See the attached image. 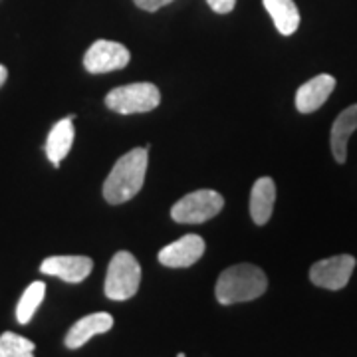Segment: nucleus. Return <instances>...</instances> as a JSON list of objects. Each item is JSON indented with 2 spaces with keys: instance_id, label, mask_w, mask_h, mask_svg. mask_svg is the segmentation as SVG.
Listing matches in <instances>:
<instances>
[{
  "instance_id": "nucleus-1",
  "label": "nucleus",
  "mask_w": 357,
  "mask_h": 357,
  "mask_svg": "<svg viewBox=\"0 0 357 357\" xmlns=\"http://www.w3.org/2000/svg\"><path fill=\"white\" fill-rule=\"evenodd\" d=\"M147 147L131 149L115 161L112 173L103 183V197L109 204L128 203L141 191L147 173Z\"/></svg>"
},
{
  "instance_id": "nucleus-2",
  "label": "nucleus",
  "mask_w": 357,
  "mask_h": 357,
  "mask_svg": "<svg viewBox=\"0 0 357 357\" xmlns=\"http://www.w3.org/2000/svg\"><path fill=\"white\" fill-rule=\"evenodd\" d=\"M266 274L260 268L255 264H236L227 268L218 276L215 294L222 306H230L238 302L256 300L266 292Z\"/></svg>"
},
{
  "instance_id": "nucleus-3",
  "label": "nucleus",
  "mask_w": 357,
  "mask_h": 357,
  "mask_svg": "<svg viewBox=\"0 0 357 357\" xmlns=\"http://www.w3.org/2000/svg\"><path fill=\"white\" fill-rule=\"evenodd\" d=\"M141 282V266L131 252H117L112 258L107 266V276H105V296L109 300H129L139 290Z\"/></svg>"
},
{
  "instance_id": "nucleus-4",
  "label": "nucleus",
  "mask_w": 357,
  "mask_h": 357,
  "mask_svg": "<svg viewBox=\"0 0 357 357\" xmlns=\"http://www.w3.org/2000/svg\"><path fill=\"white\" fill-rule=\"evenodd\" d=\"M159 103H161L159 89H157V86L147 84V82L128 84V86L112 89L105 96V105L112 112L121 115L147 114V112H153Z\"/></svg>"
},
{
  "instance_id": "nucleus-5",
  "label": "nucleus",
  "mask_w": 357,
  "mask_h": 357,
  "mask_svg": "<svg viewBox=\"0 0 357 357\" xmlns=\"http://www.w3.org/2000/svg\"><path fill=\"white\" fill-rule=\"evenodd\" d=\"M225 199L217 191H195L185 195L173 208H171V217L175 222L181 225H201L211 218H215L222 211Z\"/></svg>"
},
{
  "instance_id": "nucleus-6",
  "label": "nucleus",
  "mask_w": 357,
  "mask_h": 357,
  "mask_svg": "<svg viewBox=\"0 0 357 357\" xmlns=\"http://www.w3.org/2000/svg\"><path fill=\"white\" fill-rule=\"evenodd\" d=\"M356 258L351 255H340L319 260L310 268V280L326 290H342L354 274Z\"/></svg>"
},
{
  "instance_id": "nucleus-7",
  "label": "nucleus",
  "mask_w": 357,
  "mask_h": 357,
  "mask_svg": "<svg viewBox=\"0 0 357 357\" xmlns=\"http://www.w3.org/2000/svg\"><path fill=\"white\" fill-rule=\"evenodd\" d=\"M129 64V50L112 40H98L93 42L84 56V66L89 74H105L121 70Z\"/></svg>"
},
{
  "instance_id": "nucleus-8",
  "label": "nucleus",
  "mask_w": 357,
  "mask_h": 357,
  "mask_svg": "<svg viewBox=\"0 0 357 357\" xmlns=\"http://www.w3.org/2000/svg\"><path fill=\"white\" fill-rule=\"evenodd\" d=\"M204 255V241L199 234H185L175 243L167 244L159 252V262L167 268H187L199 262Z\"/></svg>"
},
{
  "instance_id": "nucleus-9",
  "label": "nucleus",
  "mask_w": 357,
  "mask_h": 357,
  "mask_svg": "<svg viewBox=\"0 0 357 357\" xmlns=\"http://www.w3.org/2000/svg\"><path fill=\"white\" fill-rule=\"evenodd\" d=\"M93 268V262L88 256H50L42 262L40 270L48 276L62 278L64 282H77L86 280Z\"/></svg>"
},
{
  "instance_id": "nucleus-10",
  "label": "nucleus",
  "mask_w": 357,
  "mask_h": 357,
  "mask_svg": "<svg viewBox=\"0 0 357 357\" xmlns=\"http://www.w3.org/2000/svg\"><path fill=\"white\" fill-rule=\"evenodd\" d=\"M333 88H335V77L330 74H319V76L312 77L304 86L296 91V107L300 114H312L319 109L326 100L332 96Z\"/></svg>"
},
{
  "instance_id": "nucleus-11",
  "label": "nucleus",
  "mask_w": 357,
  "mask_h": 357,
  "mask_svg": "<svg viewBox=\"0 0 357 357\" xmlns=\"http://www.w3.org/2000/svg\"><path fill=\"white\" fill-rule=\"evenodd\" d=\"M112 328H114V318L107 312L89 314L86 318L77 319L76 324L70 328V332L66 333V347L77 349V347L88 344L93 335L109 332Z\"/></svg>"
},
{
  "instance_id": "nucleus-12",
  "label": "nucleus",
  "mask_w": 357,
  "mask_h": 357,
  "mask_svg": "<svg viewBox=\"0 0 357 357\" xmlns=\"http://www.w3.org/2000/svg\"><path fill=\"white\" fill-rule=\"evenodd\" d=\"M274 201H276V185L270 177H260L252 187L250 192V217L258 227L266 225L272 211H274Z\"/></svg>"
},
{
  "instance_id": "nucleus-13",
  "label": "nucleus",
  "mask_w": 357,
  "mask_h": 357,
  "mask_svg": "<svg viewBox=\"0 0 357 357\" xmlns=\"http://www.w3.org/2000/svg\"><path fill=\"white\" fill-rule=\"evenodd\" d=\"M72 121H74V115L60 119L52 128L50 135L46 139V155L54 163V167H60V161L70 153V149L74 145V123Z\"/></svg>"
},
{
  "instance_id": "nucleus-14",
  "label": "nucleus",
  "mask_w": 357,
  "mask_h": 357,
  "mask_svg": "<svg viewBox=\"0 0 357 357\" xmlns=\"http://www.w3.org/2000/svg\"><path fill=\"white\" fill-rule=\"evenodd\" d=\"M357 129V103L349 105L342 114L337 115V119L332 126V153L337 163H345L347 159V141L351 137V133Z\"/></svg>"
},
{
  "instance_id": "nucleus-15",
  "label": "nucleus",
  "mask_w": 357,
  "mask_h": 357,
  "mask_svg": "<svg viewBox=\"0 0 357 357\" xmlns=\"http://www.w3.org/2000/svg\"><path fill=\"white\" fill-rule=\"evenodd\" d=\"M264 8L272 16L282 36H292L300 26V13L294 0H264Z\"/></svg>"
},
{
  "instance_id": "nucleus-16",
  "label": "nucleus",
  "mask_w": 357,
  "mask_h": 357,
  "mask_svg": "<svg viewBox=\"0 0 357 357\" xmlns=\"http://www.w3.org/2000/svg\"><path fill=\"white\" fill-rule=\"evenodd\" d=\"M44 294H46V284L40 280L32 282L26 288L20 302H18V306H16V319H18V324H22V326L30 324V319L34 318L36 310H38L42 300H44Z\"/></svg>"
},
{
  "instance_id": "nucleus-17",
  "label": "nucleus",
  "mask_w": 357,
  "mask_h": 357,
  "mask_svg": "<svg viewBox=\"0 0 357 357\" xmlns=\"http://www.w3.org/2000/svg\"><path fill=\"white\" fill-rule=\"evenodd\" d=\"M36 345L13 332L0 335V357H34Z\"/></svg>"
},
{
  "instance_id": "nucleus-18",
  "label": "nucleus",
  "mask_w": 357,
  "mask_h": 357,
  "mask_svg": "<svg viewBox=\"0 0 357 357\" xmlns=\"http://www.w3.org/2000/svg\"><path fill=\"white\" fill-rule=\"evenodd\" d=\"M137 6H139L141 10H147V13H155V10H159L161 6H167V4H171L173 0H133Z\"/></svg>"
},
{
  "instance_id": "nucleus-19",
  "label": "nucleus",
  "mask_w": 357,
  "mask_h": 357,
  "mask_svg": "<svg viewBox=\"0 0 357 357\" xmlns=\"http://www.w3.org/2000/svg\"><path fill=\"white\" fill-rule=\"evenodd\" d=\"M206 2L218 14H229L234 8V4H236V0H206Z\"/></svg>"
},
{
  "instance_id": "nucleus-20",
  "label": "nucleus",
  "mask_w": 357,
  "mask_h": 357,
  "mask_svg": "<svg viewBox=\"0 0 357 357\" xmlns=\"http://www.w3.org/2000/svg\"><path fill=\"white\" fill-rule=\"evenodd\" d=\"M6 77H8V72H6V68H4V66H0V88H2V84L6 82Z\"/></svg>"
},
{
  "instance_id": "nucleus-21",
  "label": "nucleus",
  "mask_w": 357,
  "mask_h": 357,
  "mask_svg": "<svg viewBox=\"0 0 357 357\" xmlns=\"http://www.w3.org/2000/svg\"><path fill=\"white\" fill-rule=\"evenodd\" d=\"M177 357H187V356H185V354H183V351H181V354H178Z\"/></svg>"
}]
</instances>
